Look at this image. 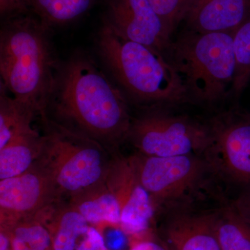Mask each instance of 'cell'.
Masks as SVG:
<instances>
[{
	"label": "cell",
	"mask_w": 250,
	"mask_h": 250,
	"mask_svg": "<svg viewBox=\"0 0 250 250\" xmlns=\"http://www.w3.org/2000/svg\"><path fill=\"white\" fill-rule=\"evenodd\" d=\"M47 107L53 110L56 123L95 140L112 153L127 139L132 123L124 94L83 54L59 66Z\"/></svg>",
	"instance_id": "cell-1"
},
{
	"label": "cell",
	"mask_w": 250,
	"mask_h": 250,
	"mask_svg": "<svg viewBox=\"0 0 250 250\" xmlns=\"http://www.w3.org/2000/svg\"><path fill=\"white\" fill-rule=\"evenodd\" d=\"M45 23L15 18L0 34L1 85L14 98L44 114L58 72Z\"/></svg>",
	"instance_id": "cell-2"
},
{
	"label": "cell",
	"mask_w": 250,
	"mask_h": 250,
	"mask_svg": "<svg viewBox=\"0 0 250 250\" xmlns=\"http://www.w3.org/2000/svg\"><path fill=\"white\" fill-rule=\"evenodd\" d=\"M98 49L108 72L137 103L159 106L190 103L165 54L125 39L106 23L98 33Z\"/></svg>",
	"instance_id": "cell-3"
},
{
	"label": "cell",
	"mask_w": 250,
	"mask_h": 250,
	"mask_svg": "<svg viewBox=\"0 0 250 250\" xmlns=\"http://www.w3.org/2000/svg\"><path fill=\"white\" fill-rule=\"evenodd\" d=\"M233 32L189 30L172 40L165 56L179 74L190 103L214 104L231 95Z\"/></svg>",
	"instance_id": "cell-4"
},
{
	"label": "cell",
	"mask_w": 250,
	"mask_h": 250,
	"mask_svg": "<svg viewBox=\"0 0 250 250\" xmlns=\"http://www.w3.org/2000/svg\"><path fill=\"white\" fill-rule=\"evenodd\" d=\"M42 118L46 129L37 162L48 172L62 195L74 197L104 183L112 159L108 149L84 134Z\"/></svg>",
	"instance_id": "cell-5"
},
{
	"label": "cell",
	"mask_w": 250,
	"mask_h": 250,
	"mask_svg": "<svg viewBox=\"0 0 250 250\" xmlns=\"http://www.w3.org/2000/svg\"><path fill=\"white\" fill-rule=\"evenodd\" d=\"M140 182L152 197L157 213L179 211L213 174L202 155L157 157L136 152L129 156Z\"/></svg>",
	"instance_id": "cell-6"
},
{
	"label": "cell",
	"mask_w": 250,
	"mask_h": 250,
	"mask_svg": "<svg viewBox=\"0 0 250 250\" xmlns=\"http://www.w3.org/2000/svg\"><path fill=\"white\" fill-rule=\"evenodd\" d=\"M126 140L143 155H203L209 131L207 123L190 117L154 109L132 119Z\"/></svg>",
	"instance_id": "cell-7"
},
{
	"label": "cell",
	"mask_w": 250,
	"mask_h": 250,
	"mask_svg": "<svg viewBox=\"0 0 250 250\" xmlns=\"http://www.w3.org/2000/svg\"><path fill=\"white\" fill-rule=\"evenodd\" d=\"M209 140L203 156L225 182L250 188V113L240 108L222 112L208 123Z\"/></svg>",
	"instance_id": "cell-8"
},
{
	"label": "cell",
	"mask_w": 250,
	"mask_h": 250,
	"mask_svg": "<svg viewBox=\"0 0 250 250\" xmlns=\"http://www.w3.org/2000/svg\"><path fill=\"white\" fill-rule=\"evenodd\" d=\"M106 184L121 208V229L129 243L154 237L157 210L152 197L140 182L129 157L112 154Z\"/></svg>",
	"instance_id": "cell-9"
},
{
	"label": "cell",
	"mask_w": 250,
	"mask_h": 250,
	"mask_svg": "<svg viewBox=\"0 0 250 250\" xmlns=\"http://www.w3.org/2000/svg\"><path fill=\"white\" fill-rule=\"evenodd\" d=\"M62 195L48 172L36 163L21 175L0 181V228L34 217Z\"/></svg>",
	"instance_id": "cell-10"
},
{
	"label": "cell",
	"mask_w": 250,
	"mask_h": 250,
	"mask_svg": "<svg viewBox=\"0 0 250 250\" xmlns=\"http://www.w3.org/2000/svg\"><path fill=\"white\" fill-rule=\"evenodd\" d=\"M104 23L117 34L165 54L172 34L148 0H108Z\"/></svg>",
	"instance_id": "cell-11"
},
{
	"label": "cell",
	"mask_w": 250,
	"mask_h": 250,
	"mask_svg": "<svg viewBox=\"0 0 250 250\" xmlns=\"http://www.w3.org/2000/svg\"><path fill=\"white\" fill-rule=\"evenodd\" d=\"M160 236L167 250H221L213 211L174 212L161 228Z\"/></svg>",
	"instance_id": "cell-12"
},
{
	"label": "cell",
	"mask_w": 250,
	"mask_h": 250,
	"mask_svg": "<svg viewBox=\"0 0 250 250\" xmlns=\"http://www.w3.org/2000/svg\"><path fill=\"white\" fill-rule=\"evenodd\" d=\"M250 18V0H193L184 21L199 33L234 31Z\"/></svg>",
	"instance_id": "cell-13"
},
{
	"label": "cell",
	"mask_w": 250,
	"mask_h": 250,
	"mask_svg": "<svg viewBox=\"0 0 250 250\" xmlns=\"http://www.w3.org/2000/svg\"><path fill=\"white\" fill-rule=\"evenodd\" d=\"M58 200L36 215L48 230L54 250H76L90 225L71 205Z\"/></svg>",
	"instance_id": "cell-14"
},
{
	"label": "cell",
	"mask_w": 250,
	"mask_h": 250,
	"mask_svg": "<svg viewBox=\"0 0 250 250\" xmlns=\"http://www.w3.org/2000/svg\"><path fill=\"white\" fill-rule=\"evenodd\" d=\"M70 203L90 225L100 231L106 228L121 229V208L114 192L106 182L70 197Z\"/></svg>",
	"instance_id": "cell-15"
},
{
	"label": "cell",
	"mask_w": 250,
	"mask_h": 250,
	"mask_svg": "<svg viewBox=\"0 0 250 250\" xmlns=\"http://www.w3.org/2000/svg\"><path fill=\"white\" fill-rule=\"evenodd\" d=\"M43 143V135L34 129L0 149V180L21 175L31 169L40 158Z\"/></svg>",
	"instance_id": "cell-16"
},
{
	"label": "cell",
	"mask_w": 250,
	"mask_h": 250,
	"mask_svg": "<svg viewBox=\"0 0 250 250\" xmlns=\"http://www.w3.org/2000/svg\"><path fill=\"white\" fill-rule=\"evenodd\" d=\"M221 250H250V216L233 200L213 211Z\"/></svg>",
	"instance_id": "cell-17"
},
{
	"label": "cell",
	"mask_w": 250,
	"mask_h": 250,
	"mask_svg": "<svg viewBox=\"0 0 250 250\" xmlns=\"http://www.w3.org/2000/svg\"><path fill=\"white\" fill-rule=\"evenodd\" d=\"M0 92V149L15 138L33 130L34 108L6 94L1 85Z\"/></svg>",
	"instance_id": "cell-18"
},
{
	"label": "cell",
	"mask_w": 250,
	"mask_h": 250,
	"mask_svg": "<svg viewBox=\"0 0 250 250\" xmlns=\"http://www.w3.org/2000/svg\"><path fill=\"white\" fill-rule=\"evenodd\" d=\"M93 0H29L36 14L46 25L71 22L84 14Z\"/></svg>",
	"instance_id": "cell-19"
},
{
	"label": "cell",
	"mask_w": 250,
	"mask_h": 250,
	"mask_svg": "<svg viewBox=\"0 0 250 250\" xmlns=\"http://www.w3.org/2000/svg\"><path fill=\"white\" fill-rule=\"evenodd\" d=\"M235 74L231 95L239 98L250 82V18L233 32Z\"/></svg>",
	"instance_id": "cell-20"
},
{
	"label": "cell",
	"mask_w": 250,
	"mask_h": 250,
	"mask_svg": "<svg viewBox=\"0 0 250 250\" xmlns=\"http://www.w3.org/2000/svg\"><path fill=\"white\" fill-rule=\"evenodd\" d=\"M0 229L22 240L31 250H54L48 230L34 216L21 220L9 228Z\"/></svg>",
	"instance_id": "cell-21"
},
{
	"label": "cell",
	"mask_w": 250,
	"mask_h": 250,
	"mask_svg": "<svg viewBox=\"0 0 250 250\" xmlns=\"http://www.w3.org/2000/svg\"><path fill=\"white\" fill-rule=\"evenodd\" d=\"M171 34L185 19L193 0H148Z\"/></svg>",
	"instance_id": "cell-22"
},
{
	"label": "cell",
	"mask_w": 250,
	"mask_h": 250,
	"mask_svg": "<svg viewBox=\"0 0 250 250\" xmlns=\"http://www.w3.org/2000/svg\"><path fill=\"white\" fill-rule=\"evenodd\" d=\"M76 250H109L101 231L90 225L88 231L82 238Z\"/></svg>",
	"instance_id": "cell-23"
},
{
	"label": "cell",
	"mask_w": 250,
	"mask_h": 250,
	"mask_svg": "<svg viewBox=\"0 0 250 250\" xmlns=\"http://www.w3.org/2000/svg\"><path fill=\"white\" fill-rule=\"evenodd\" d=\"M129 250H167L160 241L153 238L136 240L129 243Z\"/></svg>",
	"instance_id": "cell-24"
},
{
	"label": "cell",
	"mask_w": 250,
	"mask_h": 250,
	"mask_svg": "<svg viewBox=\"0 0 250 250\" xmlns=\"http://www.w3.org/2000/svg\"><path fill=\"white\" fill-rule=\"evenodd\" d=\"M29 6V0H0L1 14L21 13Z\"/></svg>",
	"instance_id": "cell-25"
},
{
	"label": "cell",
	"mask_w": 250,
	"mask_h": 250,
	"mask_svg": "<svg viewBox=\"0 0 250 250\" xmlns=\"http://www.w3.org/2000/svg\"><path fill=\"white\" fill-rule=\"evenodd\" d=\"M236 200L250 216V188L241 191Z\"/></svg>",
	"instance_id": "cell-26"
},
{
	"label": "cell",
	"mask_w": 250,
	"mask_h": 250,
	"mask_svg": "<svg viewBox=\"0 0 250 250\" xmlns=\"http://www.w3.org/2000/svg\"><path fill=\"white\" fill-rule=\"evenodd\" d=\"M9 236L12 250H31V248L22 240L10 234H9Z\"/></svg>",
	"instance_id": "cell-27"
},
{
	"label": "cell",
	"mask_w": 250,
	"mask_h": 250,
	"mask_svg": "<svg viewBox=\"0 0 250 250\" xmlns=\"http://www.w3.org/2000/svg\"><path fill=\"white\" fill-rule=\"evenodd\" d=\"M0 250H12L8 233L0 229Z\"/></svg>",
	"instance_id": "cell-28"
}]
</instances>
